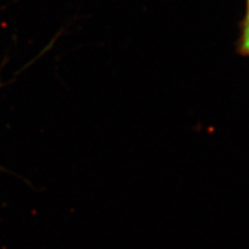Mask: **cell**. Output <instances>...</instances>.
I'll list each match as a JSON object with an SVG mask.
<instances>
[{
  "instance_id": "1",
  "label": "cell",
  "mask_w": 249,
  "mask_h": 249,
  "mask_svg": "<svg viewBox=\"0 0 249 249\" xmlns=\"http://www.w3.org/2000/svg\"><path fill=\"white\" fill-rule=\"evenodd\" d=\"M237 50L241 55L249 56V0H246V14L241 24V36Z\"/></svg>"
}]
</instances>
